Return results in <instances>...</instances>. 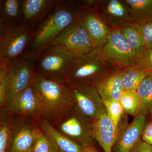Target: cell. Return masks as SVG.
<instances>
[{
    "label": "cell",
    "mask_w": 152,
    "mask_h": 152,
    "mask_svg": "<svg viewBox=\"0 0 152 152\" xmlns=\"http://www.w3.org/2000/svg\"><path fill=\"white\" fill-rule=\"evenodd\" d=\"M77 2L59 1L50 15L34 29L24 55L36 59L77 18Z\"/></svg>",
    "instance_id": "6da1fadb"
},
{
    "label": "cell",
    "mask_w": 152,
    "mask_h": 152,
    "mask_svg": "<svg viewBox=\"0 0 152 152\" xmlns=\"http://www.w3.org/2000/svg\"><path fill=\"white\" fill-rule=\"evenodd\" d=\"M32 84L43 110V118L52 124L73 107L72 99L64 81L48 78L36 73Z\"/></svg>",
    "instance_id": "7a4b0ae2"
},
{
    "label": "cell",
    "mask_w": 152,
    "mask_h": 152,
    "mask_svg": "<svg viewBox=\"0 0 152 152\" xmlns=\"http://www.w3.org/2000/svg\"><path fill=\"white\" fill-rule=\"evenodd\" d=\"M116 72L115 68L104 57L101 48H96L79 57L65 80L95 83Z\"/></svg>",
    "instance_id": "3957f363"
},
{
    "label": "cell",
    "mask_w": 152,
    "mask_h": 152,
    "mask_svg": "<svg viewBox=\"0 0 152 152\" xmlns=\"http://www.w3.org/2000/svg\"><path fill=\"white\" fill-rule=\"evenodd\" d=\"M79 57L59 46H50L35 59L36 73L64 81Z\"/></svg>",
    "instance_id": "277c9868"
},
{
    "label": "cell",
    "mask_w": 152,
    "mask_h": 152,
    "mask_svg": "<svg viewBox=\"0 0 152 152\" xmlns=\"http://www.w3.org/2000/svg\"><path fill=\"white\" fill-rule=\"evenodd\" d=\"M34 31L28 25L0 24V62L9 64L26 53Z\"/></svg>",
    "instance_id": "5b68a950"
},
{
    "label": "cell",
    "mask_w": 152,
    "mask_h": 152,
    "mask_svg": "<svg viewBox=\"0 0 152 152\" xmlns=\"http://www.w3.org/2000/svg\"><path fill=\"white\" fill-rule=\"evenodd\" d=\"M72 99L73 107L92 122L107 110L94 85L64 81Z\"/></svg>",
    "instance_id": "8992f818"
},
{
    "label": "cell",
    "mask_w": 152,
    "mask_h": 152,
    "mask_svg": "<svg viewBox=\"0 0 152 152\" xmlns=\"http://www.w3.org/2000/svg\"><path fill=\"white\" fill-rule=\"evenodd\" d=\"M101 50L105 58L117 71L141 64L140 59L128 43L119 27H111L107 40Z\"/></svg>",
    "instance_id": "52a82bcc"
},
{
    "label": "cell",
    "mask_w": 152,
    "mask_h": 152,
    "mask_svg": "<svg viewBox=\"0 0 152 152\" xmlns=\"http://www.w3.org/2000/svg\"><path fill=\"white\" fill-rule=\"evenodd\" d=\"M92 123L72 107L52 125L66 137L86 147L93 145Z\"/></svg>",
    "instance_id": "ba28073f"
},
{
    "label": "cell",
    "mask_w": 152,
    "mask_h": 152,
    "mask_svg": "<svg viewBox=\"0 0 152 152\" xmlns=\"http://www.w3.org/2000/svg\"><path fill=\"white\" fill-rule=\"evenodd\" d=\"M50 45L59 46L79 57L89 53L94 49L88 34L77 18Z\"/></svg>",
    "instance_id": "9c48e42d"
},
{
    "label": "cell",
    "mask_w": 152,
    "mask_h": 152,
    "mask_svg": "<svg viewBox=\"0 0 152 152\" xmlns=\"http://www.w3.org/2000/svg\"><path fill=\"white\" fill-rule=\"evenodd\" d=\"M1 111L31 118L37 121L43 118L42 104L32 83L6 103Z\"/></svg>",
    "instance_id": "30bf717a"
},
{
    "label": "cell",
    "mask_w": 152,
    "mask_h": 152,
    "mask_svg": "<svg viewBox=\"0 0 152 152\" xmlns=\"http://www.w3.org/2000/svg\"><path fill=\"white\" fill-rule=\"evenodd\" d=\"M12 115L11 152H29L35 140L38 127L35 123L36 120L28 117Z\"/></svg>",
    "instance_id": "8fae6325"
},
{
    "label": "cell",
    "mask_w": 152,
    "mask_h": 152,
    "mask_svg": "<svg viewBox=\"0 0 152 152\" xmlns=\"http://www.w3.org/2000/svg\"><path fill=\"white\" fill-rule=\"evenodd\" d=\"M9 67L11 87L7 102L32 83L36 74L35 59L24 55L9 63Z\"/></svg>",
    "instance_id": "7c38bea8"
},
{
    "label": "cell",
    "mask_w": 152,
    "mask_h": 152,
    "mask_svg": "<svg viewBox=\"0 0 152 152\" xmlns=\"http://www.w3.org/2000/svg\"><path fill=\"white\" fill-rule=\"evenodd\" d=\"M97 7H79L77 16L88 34L94 48H101L104 45L111 29L110 27L98 13Z\"/></svg>",
    "instance_id": "4fadbf2b"
},
{
    "label": "cell",
    "mask_w": 152,
    "mask_h": 152,
    "mask_svg": "<svg viewBox=\"0 0 152 152\" xmlns=\"http://www.w3.org/2000/svg\"><path fill=\"white\" fill-rule=\"evenodd\" d=\"M97 10L110 27H120L133 23L125 1H101Z\"/></svg>",
    "instance_id": "5bb4252c"
},
{
    "label": "cell",
    "mask_w": 152,
    "mask_h": 152,
    "mask_svg": "<svg viewBox=\"0 0 152 152\" xmlns=\"http://www.w3.org/2000/svg\"><path fill=\"white\" fill-rule=\"evenodd\" d=\"M58 0H24L23 2V23L35 29L56 7Z\"/></svg>",
    "instance_id": "9a60e30c"
},
{
    "label": "cell",
    "mask_w": 152,
    "mask_h": 152,
    "mask_svg": "<svg viewBox=\"0 0 152 152\" xmlns=\"http://www.w3.org/2000/svg\"><path fill=\"white\" fill-rule=\"evenodd\" d=\"M93 138L97 141L104 152H111L118 138L119 131L107 111L92 123Z\"/></svg>",
    "instance_id": "2e32d148"
},
{
    "label": "cell",
    "mask_w": 152,
    "mask_h": 152,
    "mask_svg": "<svg viewBox=\"0 0 152 152\" xmlns=\"http://www.w3.org/2000/svg\"><path fill=\"white\" fill-rule=\"evenodd\" d=\"M145 115L139 114L131 124L127 126L119 135L117 142L116 152H131L140 141L145 126Z\"/></svg>",
    "instance_id": "e0dca14e"
},
{
    "label": "cell",
    "mask_w": 152,
    "mask_h": 152,
    "mask_svg": "<svg viewBox=\"0 0 152 152\" xmlns=\"http://www.w3.org/2000/svg\"><path fill=\"white\" fill-rule=\"evenodd\" d=\"M37 122L39 127L58 152H82L83 147L61 134L46 120L42 118Z\"/></svg>",
    "instance_id": "ac0fdd59"
},
{
    "label": "cell",
    "mask_w": 152,
    "mask_h": 152,
    "mask_svg": "<svg viewBox=\"0 0 152 152\" xmlns=\"http://www.w3.org/2000/svg\"><path fill=\"white\" fill-rule=\"evenodd\" d=\"M123 71H118L100 81L93 83L101 98L120 101L124 91L122 82Z\"/></svg>",
    "instance_id": "d6986e66"
},
{
    "label": "cell",
    "mask_w": 152,
    "mask_h": 152,
    "mask_svg": "<svg viewBox=\"0 0 152 152\" xmlns=\"http://www.w3.org/2000/svg\"><path fill=\"white\" fill-rule=\"evenodd\" d=\"M23 2L21 0H1L0 24L8 26L21 24Z\"/></svg>",
    "instance_id": "ffe728a7"
},
{
    "label": "cell",
    "mask_w": 152,
    "mask_h": 152,
    "mask_svg": "<svg viewBox=\"0 0 152 152\" xmlns=\"http://www.w3.org/2000/svg\"><path fill=\"white\" fill-rule=\"evenodd\" d=\"M133 23L142 25L152 21V0H125Z\"/></svg>",
    "instance_id": "44dd1931"
},
{
    "label": "cell",
    "mask_w": 152,
    "mask_h": 152,
    "mask_svg": "<svg viewBox=\"0 0 152 152\" xmlns=\"http://www.w3.org/2000/svg\"><path fill=\"white\" fill-rule=\"evenodd\" d=\"M152 74L141 65L132 66L123 71L122 82L124 91H137L144 79Z\"/></svg>",
    "instance_id": "7402d4cb"
},
{
    "label": "cell",
    "mask_w": 152,
    "mask_h": 152,
    "mask_svg": "<svg viewBox=\"0 0 152 152\" xmlns=\"http://www.w3.org/2000/svg\"><path fill=\"white\" fill-rule=\"evenodd\" d=\"M120 31L133 51L141 59L145 52L143 37L140 26L132 23L119 27Z\"/></svg>",
    "instance_id": "603a6c76"
},
{
    "label": "cell",
    "mask_w": 152,
    "mask_h": 152,
    "mask_svg": "<svg viewBox=\"0 0 152 152\" xmlns=\"http://www.w3.org/2000/svg\"><path fill=\"white\" fill-rule=\"evenodd\" d=\"M136 92L140 101L139 115H145L152 105V74L143 80Z\"/></svg>",
    "instance_id": "cb8c5ba5"
},
{
    "label": "cell",
    "mask_w": 152,
    "mask_h": 152,
    "mask_svg": "<svg viewBox=\"0 0 152 152\" xmlns=\"http://www.w3.org/2000/svg\"><path fill=\"white\" fill-rule=\"evenodd\" d=\"M12 115L1 111L0 152H11V123Z\"/></svg>",
    "instance_id": "d4e9b609"
},
{
    "label": "cell",
    "mask_w": 152,
    "mask_h": 152,
    "mask_svg": "<svg viewBox=\"0 0 152 152\" xmlns=\"http://www.w3.org/2000/svg\"><path fill=\"white\" fill-rule=\"evenodd\" d=\"M119 102L124 113L136 116L139 115L140 101L135 91H124Z\"/></svg>",
    "instance_id": "484cf974"
},
{
    "label": "cell",
    "mask_w": 152,
    "mask_h": 152,
    "mask_svg": "<svg viewBox=\"0 0 152 152\" xmlns=\"http://www.w3.org/2000/svg\"><path fill=\"white\" fill-rule=\"evenodd\" d=\"M11 87L9 64L0 62V108L2 109L7 100Z\"/></svg>",
    "instance_id": "4316f807"
},
{
    "label": "cell",
    "mask_w": 152,
    "mask_h": 152,
    "mask_svg": "<svg viewBox=\"0 0 152 152\" xmlns=\"http://www.w3.org/2000/svg\"><path fill=\"white\" fill-rule=\"evenodd\" d=\"M29 152H58L53 144L38 126L35 140Z\"/></svg>",
    "instance_id": "83f0119b"
},
{
    "label": "cell",
    "mask_w": 152,
    "mask_h": 152,
    "mask_svg": "<svg viewBox=\"0 0 152 152\" xmlns=\"http://www.w3.org/2000/svg\"><path fill=\"white\" fill-rule=\"evenodd\" d=\"M101 99L108 115L119 131V124L124 113L119 101L112 100L104 98Z\"/></svg>",
    "instance_id": "f1b7e54d"
},
{
    "label": "cell",
    "mask_w": 152,
    "mask_h": 152,
    "mask_svg": "<svg viewBox=\"0 0 152 152\" xmlns=\"http://www.w3.org/2000/svg\"><path fill=\"white\" fill-rule=\"evenodd\" d=\"M140 25L143 37L145 51L152 48V21Z\"/></svg>",
    "instance_id": "f546056e"
},
{
    "label": "cell",
    "mask_w": 152,
    "mask_h": 152,
    "mask_svg": "<svg viewBox=\"0 0 152 152\" xmlns=\"http://www.w3.org/2000/svg\"><path fill=\"white\" fill-rule=\"evenodd\" d=\"M140 65L152 72V48L144 52Z\"/></svg>",
    "instance_id": "4dcf8cb0"
},
{
    "label": "cell",
    "mask_w": 152,
    "mask_h": 152,
    "mask_svg": "<svg viewBox=\"0 0 152 152\" xmlns=\"http://www.w3.org/2000/svg\"><path fill=\"white\" fill-rule=\"evenodd\" d=\"M142 138L144 142L152 145V121L145 126L142 133Z\"/></svg>",
    "instance_id": "1f68e13d"
},
{
    "label": "cell",
    "mask_w": 152,
    "mask_h": 152,
    "mask_svg": "<svg viewBox=\"0 0 152 152\" xmlns=\"http://www.w3.org/2000/svg\"><path fill=\"white\" fill-rule=\"evenodd\" d=\"M131 152H152V145L141 140Z\"/></svg>",
    "instance_id": "d6a6232c"
},
{
    "label": "cell",
    "mask_w": 152,
    "mask_h": 152,
    "mask_svg": "<svg viewBox=\"0 0 152 152\" xmlns=\"http://www.w3.org/2000/svg\"><path fill=\"white\" fill-rule=\"evenodd\" d=\"M82 152H98L93 145L83 147Z\"/></svg>",
    "instance_id": "836d02e7"
},
{
    "label": "cell",
    "mask_w": 152,
    "mask_h": 152,
    "mask_svg": "<svg viewBox=\"0 0 152 152\" xmlns=\"http://www.w3.org/2000/svg\"><path fill=\"white\" fill-rule=\"evenodd\" d=\"M150 110H151V115L152 117V105L151 107V109H150Z\"/></svg>",
    "instance_id": "e575fe53"
}]
</instances>
